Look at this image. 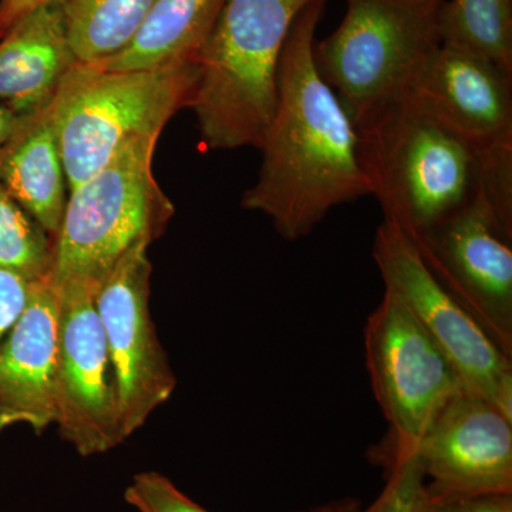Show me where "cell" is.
Returning a JSON list of instances; mask_svg holds the SVG:
<instances>
[{"mask_svg": "<svg viewBox=\"0 0 512 512\" xmlns=\"http://www.w3.org/2000/svg\"><path fill=\"white\" fill-rule=\"evenodd\" d=\"M423 512H512V493L429 494Z\"/></svg>", "mask_w": 512, "mask_h": 512, "instance_id": "obj_23", "label": "cell"}, {"mask_svg": "<svg viewBox=\"0 0 512 512\" xmlns=\"http://www.w3.org/2000/svg\"><path fill=\"white\" fill-rule=\"evenodd\" d=\"M443 0H346L342 23L313 59L352 121L412 92L441 46Z\"/></svg>", "mask_w": 512, "mask_h": 512, "instance_id": "obj_6", "label": "cell"}, {"mask_svg": "<svg viewBox=\"0 0 512 512\" xmlns=\"http://www.w3.org/2000/svg\"><path fill=\"white\" fill-rule=\"evenodd\" d=\"M55 239L0 184V266L30 282L46 279Z\"/></svg>", "mask_w": 512, "mask_h": 512, "instance_id": "obj_20", "label": "cell"}, {"mask_svg": "<svg viewBox=\"0 0 512 512\" xmlns=\"http://www.w3.org/2000/svg\"><path fill=\"white\" fill-rule=\"evenodd\" d=\"M52 0H0V39L33 10Z\"/></svg>", "mask_w": 512, "mask_h": 512, "instance_id": "obj_25", "label": "cell"}, {"mask_svg": "<svg viewBox=\"0 0 512 512\" xmlns=\"http://www.w3.org/2000/svg\"><path fill=\"white\" fill-rule=\"evenodd\" d=\"M22 116L23 114L15 113L6 104L0 103V147L15 133Z\"/></svg>", "mask_w": 512, "mask_h": 512, "instance_id": "obj_26", "label": "cell"}, {"mask_svg": "<svg viewBox=\"0 0 512 512\" xmlns=\"http://www.w3.org/2000/svg\"><path fill=\"white\" fill-rule=\"evenodd\" d=\"M198 74L195 60L127 72L77 63L52 99L69 191L130 141L160 137L171 117L191 106Z\"/></svg>", "mask_w": 512, "mask_h": 512, "instance_id": "obj_4", "label": "cell"}, {"mask_svg": "<svg viewBox=\"0 0 512 512\" xmlns=\"http://www.w3.org/2000/svg\"><path fill=\"white\" fill-rule=\"evenodd\" d=\"M33 282L0 266V345L26 309Z\"/></svg>", "mask_w": 512, "mask_h": 512, "instance_id": "obj_24", "label": "cell"}, {"mask_svg": "<svg viewBox=\"0 0 512 512\" xmlns=\"http://www.w3.org/2000/svg\"><path fill=\"white\" fill-rule=\"evenodd\" d=\"M124 498L138 512H210L156 471L137 474Z\"/></svg>", "mask_w": 512, "mask_h": 512, "instance_id": "obj_22", "label": "cell"}, {"mask_svg": "<svg viewBox=\"0 0 512 512\" xmlns=\"http://www.w3.org/2000/svg\"><path fill=\"white\" fill-rule=\"evenodd\" d=\"M55 291L59 298L55 424L80 456H97L126 437L96 293L82 286Z\"/></svg>", "mask_w": 512, "mask_h": 512, "instance_id": "obj_9", "label": "cell"}, {"mask_svg": "<svg viewBox=\"0 0 512 512\" xmlns=\"http://www.w3.org/2000/svg\"><path fill=\"white\" fill-rule=\"evenodd\" d=\"M360 164L383 222L410 239L478 195L512 200V156H488L413 92L353 121Z\"/></svg>", "mask_w": 512, "mask_h": 512, "instance_id": "obj_2", "label": "cell"}, {"mask_svg": "<svg viewBox=\"0 0 512 512\" xmlns=\"http://www.w3.org/2000/svg\"><path fill=\"white\" fill-rule=\"evenodd\" d=\"M384 289L399 296L446 353L470 392L512 419V357L485 332L456 296L440 284L409 237L382 222L372 248Z\"/></svg>", "mask_w": 512, "mask_h": 512, "instance_id": "obj_8", "label": "cell"}, {"mask_svg": "<svg viewBox=\"0 0 512 512\" xmlns=\"http://www.w3.org/2000/svg\"><path fill=\"white\" fill-rule=\"evenodd\" d=\"M148 248L150 244L141 242L128 249L94 295L116 379L126 439L170 399L177 386L150 315L153 266Z\"/></svg>", "mask_w": 512, "mask_h": 512, "instance_id": "obj_10", "label": "cell"}, {"mask_svg": "<svg viewBox=\"0 0 512 512\" xmlns=\"http://www.w3.org/2000/svg\"><path fill=\"white\" fill-rule=\"evenodd\" d=\"M369 460L383 468L386 484L362 512H423L427 478L412 450L369 448Z\"/></svg>", "mask_w": 512, "mask_h": 512, "instance_id": "obj_21", "label": "cell"}, {"mask_svg": "<svg viewBox=\"0 0 512 512\" xmlns=\"http://www.w3.org/2000/svg\"><path fill=\"white\" fill-rule=\"evenodd\" d=\"M366 367L389 433L376 448H412L441 410L466 389L446 353L406 303L384 289L367 318Z\"/></svg>", "mask_w": 512, "mask_h": 512, "instance_id": "obj_7", "label": "cell"}, {"mask_svg": "<svg viewBox=\"0 0 512 512\" xmlns=\"http://www.w3.org/2000/svg\"><path fill=\"white\" fill-rule=\"evenodd\" d=\"M440 33L443 45L512 72V0H443Z\"/></svg>", "mask_w": 512, "mask_h": 512, "instance_id": "obj_19", "label": "cell"}, {"mask_svg": "<svg viewBox=\"0 0 512 512\" xmlns=\"http://www.w3.org/2000/svg\"><path fill=\"white\" fill-rule=\"evenodd\" d=\"M156 0H64L70 43L80 63L97 64L134 39Z\"/></svg>", "mask_w": 512, "mask_h": 512, "instance_id": "obj_18", "label": "cell"}, {"mask_svg": "<svg viewBox=\"0 0 512 512\" xmlns=\"http://www.w3.org/2000/svg\"><path fill=\"white\" fill-rule=\"evenodd\" d=\"M77 63L64 0H52L0 39V103L18 114L40 109Z\"/></svg>", "mask_w": 512, "mask_h": 512, "instance_id": "obj_15", "label": "cell"}, {"mask_svg": "<svg viewBox=\"0 0 512 512\" xmlns=\"http://www.w3.org/2000/svg\"><path fill=\"white\" fill-rule=\"evenodd\" d=\"M410 241L431 274L512 357V228L498 218L487 197L478 195Z\"/></svg>", "mask_w": 512, "mask_h": 512, "instance_id": "obj_11", "label": "cell"}, {"mask_svg": "<svg viewBox=\"0 0 512 512\" xmlns=\"http://www.w3.org/2000/svg\"><path fill=\"white\" fill-rule=\"evenodd\" d=\"M400 450L416 454L429 494L512 493V419L470 390L458 393L412 448Z\"/></svg>", "mask_w": 512, "mask_h": 512, "instance_id": "obj_12", "label": "cell"}, {"mask_svg": "<svg viewBox=\"0 0 512 512\" xmlns=\"http://www.w3.org/2000/svg\"><path fill=\"white\" fill-rule=\"evenodd\" d=\"M0 184L50 237L56 238L69 198V183L52 100L23 114L15 133L0 147Z\"/></svg>", "mask_w": 512, "mask_h": 512, "instance_id": "obj_16", "label": "cell"}, {"mask_svg": "<svg viewBox=\"0 0 512 512\" xmlns=\"http://www.w3.org/2000/svg\"><path fill=\"white\" fill-rule=\"evenodd\" d=\"M313 0H227L195 62L190 109L210 150L261 148L293 22Z\"/></svg>", "mask_w": 512, "mask_h": 512, "instance_id": "obj_3", "label": "cell"}, {"mask_svg": "<svg viewBox=\"0 0 512 512\" xmlns=\"http://www.w3.org/2000/svg\"><path fill=\"white\" fill-rule=\"evenodd\" d=\"M325 6L313 0L286 37L261 168L241 201L268 215L286 241L308 237L333 208L370 195L356 128L313 59Z\"/></svg>", "mask_w": 512, "mask_h": 512, "instance_id": "obj_1", "label": "cell"}, {"mask_svg": "<svg viewBox=\"0 0 512 512\" xmlns=\"http://www.w3.org/2000/svg\"><path fill=\"white\" fill-rule=\"evenodd\" d=\"M412 92L484 154H512V72L441 43Z\"/></svg>", "mask_w": 512, "mask_h": 512, "instance_id": "obj_13", "label": "cell"}, {"mask_svg": "<svg viewBox=\"0 0 512 512\" xmlns=\"http://www.w3.org/2000/svg\"><path fill=\"white\" fill-rule=\"evenodd\" d=\"M227 0H156L136 36L97 63L113 72L151 70L195 60Z\"/></svg>", "mask_w": 512, "mask_h": 512, "instance_id": "obj_17", "label": "cell"}, {"mask_svg": "<svg viewBox=\"0 0 512 512\" xmlns=\"http://www.w3.org/2000/svg\"><path fill=\"white\" fill-rule=\"evenodd\" d=\"M57 329L59 298L49 281L40 279L0 345V433L25 424L40 434L55 424Z\"/></svg>", "mask_w": 512, "mask_h": 512, "instance_id": "obj_14", "label": "cell"}, {"mask_svg": "<svg viewBox=\"0 0 512 512\" xmlns=\"http://www.w3.org/2000/svg\"><path fill=\"white\" fill-rule=\"evenodd\" d=\"M157 140L130 141L69 191L46 278L53 288L82 286L96 293L128 249L164 234L175 208L153 174Z\"/></svg>", "mask_w": 512, "mask_h": 512, "instance_id": "obj_5", "label": "cell"}, {"mask_svg": "<svg viewBox=\"0 0 512 512\" xmlns=\"http://www.w3.org/2000/svg\"><path fill=\"white\" fill-rule=\"evenodd\" d=\"M363 505L355 498H342V500L330 501V503L316 505L302 512H362Z\"/></svg>", "mask_w": 512, "mask_h": 512, "instance_id": "obj_27", "label": "cell"}]
</instances>
